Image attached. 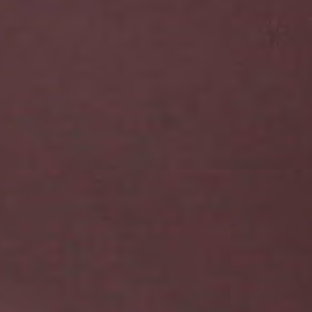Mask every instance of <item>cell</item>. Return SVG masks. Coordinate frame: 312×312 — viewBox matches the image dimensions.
<instances>
[{
  "instance_id": "1",
  "label": "cell",
  "mask_w": 312,
  "mask_h": 312,
  "mask_svg": "<svg viewBox=\"0 0 312 312\" xmlns=\"http://www.w3.org/2000/svg\"><path fill=\"white\" fill-rule=\"evenodd\" d=\"M78 310L72 306H66L63 309V312H77Z\"/></svg>"
}]
</instances>
